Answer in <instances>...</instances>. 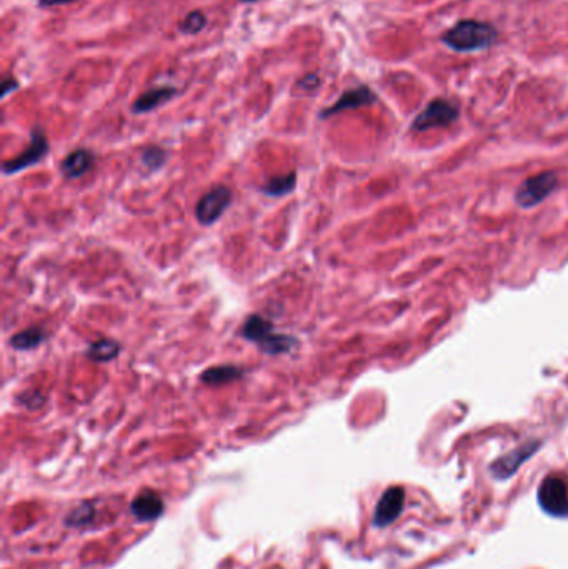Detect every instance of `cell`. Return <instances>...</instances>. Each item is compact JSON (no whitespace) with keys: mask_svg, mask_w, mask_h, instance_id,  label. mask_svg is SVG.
Segmentation results:
<instances>
[{"mask_svg":"<svg viewBox=\"0 0 568 569\" xmlns=\"http://www.w3.org/2000/svg\"><path fill=\"white\" fill-rule=\"evenodd\" d=\"M498 40V30L492 24L465 19L455 24L441 35V42L455 52L468 53L492 47Z\"/></svg>","mask_w":568,"mask_h":569,"instance_id":"6da1fadb","label":"cell"},{"mask_svg":"<svg viewBox=\"0 0 568 569\" xmlns=\"http://www.w3.org/2000/svg\"><path fill=\"white\" fill-rule=\"evenodd\" d=\"M240 335L243 336V340L255 343L260 348V351L272 356L288 353L299 345L295 336L275 332L273 325L267 318H264L262 315H250L243 323Z\"/></svg>","mask_w":568,"mask_h":569,"instance_id":"7a4b0ae2","label":"cell"},{"mask_svg":"<svg viewBox=\"0 0 568 569\" xmlns=\"http://www.w3.org/2000/svg\"><path fill=\"white\" fill-rule=\"evenodd\" d=\"M558 188V177L555 171L547 170L525 178L517 188L515 202L522 209H534L547 200Z\"/></svg>","mask_w":568,"mask_h":569,"instance_id":"3957f363","label":"cell"},{"mask_svg":"<svg viewBox=\"0 0 568 569\" xmlns=\"http://www.w3.org/2000/svg\"><path fill=\"white\" fill-rule=\"evenodd\" d=\"M460 110L445 98H435L412 122L413 132H427L432 129L448 126L458 120Z\"/></svg>","mask_w":568,"mask_h":569,"instance_id":"277c9868","label":"cell"},{"mask_svg":"<svg viewBox=\"0 0 568 569\" xmlns=\"http://www.w3.org/2000/svg\"><path fill=\"white\" fill-rule=\"evenodd\" d=\"M538 501L542 508L553 516H568V478L562 474H550L538 490Z\"/></svg>","mask_w":568,"mask_h":569,"instance_id":"5b68a950","label":"cell"},{"mask_svg":"<svg viewBox=\"0 0 568 569\" xmlns=\"http://www.w3.org/2000/svg\"><path fill=\"white\" fill-rule=\"evenodd\" d=\"M233 200L232 190L225 185H215L195 205V218L202 225L215 223L225 214Z\"/></svg>","mask_w":568,"mask_h":569,"instance_id":"8992f818","label":"cell"},{"mask_svg":"<svg viewBox=\"0 0 568 569\" xmlns=\"http://www.w3.org/2000/svg\"><path fill=\"white\" fill-rule=\"evenodd\" d=\"M47 152H49L47 137H45L44 130L40 129V126H35L32 132H30L29 147H27L25 150L20 153V155L4 162V165H2L4 175L19 174V171H22V170L39 164V162L42 160L45 155H47Z\"/></svg>","mask_w":568,"mask_h":569,"instance_id":"52a82bcc","label":"cell"},{"mask_svg":"<svg viewBox=\"0 0 568 569\" xmlns=\"http://www.w3.org/2000/svg\"><path fill=\"white\" fill-rule=\"evenodd\" d=\"M377 102V95L373 93V90L367 85H359V87L345 90L344 93L340 95V98L335 103H332L330 107L323 108L320 112V119H330V117L342 114V112L347 110H355V108H362L368 107L372 103Z\"/></svg>","mask_w":568,"mask_h":569,"instance_id":"ba28073f","label":"cell"},{"mask_svg":"<svg viewBox=\"0 0 568 569\" xmlns=\"http://www.w3.org/2000/svg\"><path fill=\"white\" fill-rule=\"evenodd\" d=\"M404 501H405V493L402 488L395 486L389 488L385 493L382 495L380 501H378L375 514H373V523L377 526H387L390 523H394L399 514L402 513L404 509Z\"/></svg>","mask_w":568,"mask_h":569,"instance_id":"9c48e42d","label":"cell"},{"mask_svg":"<svg viewBox=\"0 0 568 569\" xmlns=\"http://www.w3.org/2000/svg\"><path fill=\"white\" fill-rule=\"evenodd\" d=\"M536 448H538V443L534 441V443H527V445L520 446V448L512 451V453L505 454L503 458L497 459L492 464V473L495 474L497 478H508L512 473H515L518 468H520V464L525 462V459H529L531 454L535 453Z\"/></svg>","mask_w":568,"mask_h":569,"instance_id":"30bf717a","label":"cell"},{"mask_svg":"<svg viewBox=\"0 0 568 569\" xmlns=\"http://www.w3.org/2000/svg\"><path fill=\"white\" fill-rule=\"evenodd\" d=\"M93 164H96V157H93L92 152L87 150V148H77L62 160L60 170L65 178L75 180L89 174Z\"/></svg>","mask_w":568,"mask_h":569,"instance_id":"8fae6325","label":"cell"},{"mask_svg":"<svg viewBox=\"0 0 568 569\" xmlns=\"http://www.w3.org/2000/svg\"><path fill=\"white\" fill-rule=\"evenodd\" d=\"M177 95V90L174 87H155L143 92L137 100L134 102L132 112L134 114H147V112L155 110L167 102H170Z\"/></svg>","mask_w":568,"mask_h":569,"instance_id":"7c38bea8","label":"cell"},{"mask_svg":"<svg viewBox=\"0 0 568 569\" xmlns=\"http://www.w3.org/2000/svg\"><path fill=\"white\" fill-rule=\"evenodd\" d=\"M132 513L138 521H153L164 513V501L153 491H146L132 501Z\"/></svg>","mask_w":568,"mask_h":569,"instance_id":"4fadbf2b","label":"cell"},{"mask_svg":"<svg viewBox=\"0 0 568 569\" xmlns=\"http://www.w3.org/2000/svg\"><path fill=\"white\" fill-rule=\"evenodd\" d=\"M243 377V369L235 367V365H220V367H212L205 369L200 374V381L210 386L227 385V383L237 381Z\"/></svg>","mask_w":568,"mask_h":569,"instance_id":"5bb4252c","label":"cell"},{"mask_svg":"<svg viewBox=\"0 0 568 569\" xmlns=\"http://www.w3.org/2000/svg\"><path fill=\"white\" fill-rule=\"evenodd\" d=\"M120 353V343L110 338H102V340L93 341L89 346L87 356L97 363H107V361L115 360Z\"/></svg>","mask_w":568,"mask_h":569,"instance_id":"9a60e30c","label":"cell"},{"mask_svg":"<svg viewBox=\"0 0 568 569\" xmlns=\"http://www.w3.org/2000/svg\"><path fill=\"white\" fill-rule=\"evenodd\" d=\"M45 332L42 328L39 327H30L27 329H22V332L15 333L11 338V345L15 348V350L19 351H29V350H35L40 343L45 341Z\"/></svg>","mask_w":568,"mask_h":569,"instance_id":"2e32d148","label":"cell"},{"mask_svg":"<svg viewBox=\"0 0 568 569\" xmlns=\"http://www.w3.org/2000/svg\"><path fill=\"white\" fill-rule=\"evenodd\" d=\"M295 185H297V174L295 171H290V174L287 175L270 178L267 183H264L262 187H260V192L269 197H283L288 195V193L295 188Z\"/></svg>","mask_w":568,"mask_h":569,"instance_id":"e0dca14e","label":"cell"},{"mask_svg":"<svg viewBox=\"0 0 568 569\" xmlns=\"http://www.w3.org/2000/svg\"><path fill=\"white\" fill-rule=\"evenodd\" d=\"M207 25V15L202 11H192L188 12L182 20H180L179 29L182 34L187 35H197L202 32Z\"/></svg>","mask_w":568,"mask_h":569,"instance_id":"ac0fdd59","label":"cell"},{"mask_svg":"<svg viewBox=\"0 0 568 569\" xmlns=\"http://www.w3.org/2000/svg\"><path fill=\"white\" fill-rule=\"evenodd\" d=\"M167 157L169 155H167V152L164 150V148L152 145V147H147L146 150L142 152V164L146 165L150 171H155L165 165Z\"/></svg>","mask_w":568,"mask_h":569,"instance_id":"d6986e66","label":"cell"},{"mask_svg":"<svg viewBox=\"0 0 568 569\" xmlns=\"http://www.w3.org/2000/svg\"><path fill=\"white\" fill-rule=\"evenodd\" d=\"M320 85V77L318 74H306L305 77L297 82V90H302V92H315Z\"/></svg>","mask_w":568,"mask_h":569,"instance_id":"ffe728a7","label":"cell"},{"mask_svg":"<svg viewBox=\"0 0 568 569\" xmlns=\"http://www.w3.org/2000/svg\"><path fill=\"white\" fill-rule=\"evenodd\" d=\"M19 400L22 401V405L29 406V408H39V406H42V403H44L42 395H40V393H37V391L25 393L24 396H19Z\"/></svg>","mask_w":568,"mask_h":569,"instance_id":"44dd1931","label":"cell"},{"mask_svg":"<svg viewBox=\"0 0 568 569\" xmlns=\"http://www.w3.org/2000/svg\"><path fill=\"white\" fill-rule=\"evenodd\" d=\"M15 89H19V82H17L13 77H8V79L4 80V85H2V97H7L8 93L13 92Z\"/></svg>","mask_w":568,"mask_h":569,"instance_id":"7402d4cb","label":"cell"},{"mask_svg":"<svg viewBox=\"0 0 568 569\" xmlns=\"http://www.w3.org/2000/svg\"><path fill=\"white\" fill-rule=\"evenodd\" d=\"M77 0H39V7L49 8V7H58L67 6V4H74Z\"/></svg>","mask_w":568,"mask_h":569,"instance_id":"603a6c76","label":"cell"},{"mask_svg":"<svg viewBox=\"0 0 568 569\" xmlns=\"http://www.w3.org/2000/svg\"><path fill=\"white\" fill-rule=\"evenodd\" d=\"M240 2H245V4H250V2H257V0H240Z\"/></svg>","mask_w":568,"mask_h":569,"instance_id":"cb8c5ba5","label":"cell"}]
</instances>
